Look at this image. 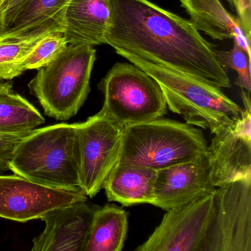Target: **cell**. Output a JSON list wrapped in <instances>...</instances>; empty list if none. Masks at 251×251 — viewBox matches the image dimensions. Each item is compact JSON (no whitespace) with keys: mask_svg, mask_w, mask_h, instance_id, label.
I'll use <instances>...</instances> for the list:
<instances>
[{"mask_svg":"<svg viewBox=\"0 0 251 251\" xmlns=\"http://www.w3.org/2000/svg\"><path fill=\"white\" fill-rule=\"evenodd\" d=\"M111 25L105 44L124 57L183 73L215 87H231L216 49L189 20L149 0H110Z\"/></svg>","mask_w":251,"mask_h":251,"instance_id":"cell-1","label":"cell"},{"mask_svg":"<svg viewBox=\"0 0 251 251\" xmlns=\"http://www.w3.org/2000/svg\"><path fill=\"white\" fill-rule=\"evenodd\" d=\"M8 170L55 189L82 191L75 123L34 129L15 147Z\"/></svg>","mask_w":251,"mask_h":251,"instance_id":"cell-2","label":"cell"},{"mask_svg":"<svg viewBox=\"0 0 251 251\" xmlns=\"http://www.w3.org/2000/svg\"><path fill=\"white\" fill-rule=\"evenodd\" d=\"M124 58L156 80L167 106L183 117L186 124L207 129L214 134L242 114V107L220 88L131 55H125Z\"/></svg>","mask_w":251,"mask_h":251,"instance_id":"cell-3","label":"cell"},{"mask_svg":"<svg viewBox=\"0 0 251 251\" xmlns=\"http://www.w3.org/2000/svg\"><path fill=\"white\" fill-rule=\"evenodd\" d=\"M96 61V50L83 45H70L45 67L29 83L48 117L56 120L75 116L90 92V79Z\"/></svg>","mask_w":251,"mask_h":251,"instance_id":"cell-4","label":"cell"},{"mask_svg":"<svg viewBox=\"0 0 251 251\" xmlns=\"http://www.w3.org/2000/svg\"><path fill=\"white\" fill-rule=\"evenodd\" d=\"M202 130L161 118L125 127L120 163L161 170L205 153Z\"/></svg>","mask_w":251,"mask_h":251,"instance_id":"cell-5","label":"cell"},{"mask_svg":"<svg viewBox=\"0 0 251 251\" xmlns=\"http://www.w3.org/2000/svg\"><path fill=\"white\" fill-rule=\"evenodd\" d=\"M102 111L123 127L164 117L167 103L156 80L133 64L117 63L101 80Z\"/></svg>","mask_w":251,"mask_h":251,"instance_id":"cell-6","label":"cell"},{"mask_svg":"<svg viewBox=\"0 0 251 251\" xmlns=\"http://www.w3.org/2000/svg\"><path fill=\"white\" fill-rule=\"evenodd\" d=\"M75 129L80 187L93 198L120 163L125 127L100 110Z\"/></svg>","mask_w":251,"mask_h":251,"instance_id":"cell-7","label":"cell"},{"mask_svg":"<svg viewBox=\"0 0 251 251\" xmlns=\"http://www.w3.org/2000/svg\"><path fill=\"white\" fill-rule=\"evenodd\" d=\"M201 251H251V175L216 188Z\"/></svg>","mask_w":251,"mask_h":251,"instance_id":"cell-8","label":"cell"},{"mask_svg":"<svg viewBox=\"0 0 251 251\" xmlns=\"http://www.w3.org/2000/svg\"><path fill=\"white\" fill-rule=\"evenodd\" d=\"M215 191L167 211L148 240L136 251H202L212 218Z\"/></svg>","mask_w":251,"mask_h":251,"instance_id":"cell-9","label":"cell"},{"mask_svg":"<svg viewBox=\"0 0 251 251\" xmlns=\"http://www.w3.org/2000/svg\"><path fill=\"white\" fill-rule=\"evenodd\" d=\"M251 92L242 89V112L214 133L207 153L216 188L251 175Z\"/></svg>","mask_w":251,"mask_h":251,"instance_id":"cell-10","label":"cell"},{"mask_svg":"<svg viewBox=\"0 0 251 251\" xmlns=\"http://www.w3.org/2000/svg\"><path fill=\"white\" fill-rule=\"evenodd\" d=\"M88 200L82 191L39 184L17 175L0 176V217L25 223L41 219L54 208Z\"/></svg>","mask_w":251,"mask_h":251,"instance_id":"cell-11","label":"cell"},{"mask_svg":"<svg viewBox=\"0 0 251 251\" xmlns=\"http://www.w3.org/2000/svg\"><path fill=\"white\" fill-rule=\"evenodd\" d=\"M216 190L207 152L157 170L152 205L168 211Z\"/></svg>","mask_w":251,"mask_h":251,"instance_id":"cell-12","label":"cell"},{"mask_svg":"<svg viewBox=\"0 0 251 251\" xmlns=\"http://www.w3.org/2000/svg\"><path fill=\"white\" fill-rule=\"evenodd\" d=\"M96 205L87 200L48 211L45 230L33 240L32 251H84Z\"/></svg>","mask_w":251,"mask_h":251,"instance_id":"cell-13","label":"cell"},{"mask_svg":"<svg viewBox=\"0 0 251 251\" xmlns=\"http://www.w3.org/2000/svg\"><path fill=\"white\" fill-rule=\"evenodd\" d=\"M111 15L110 0H70L64 24L68 44L92 47L104 45Z\"/></svg>","mask_w":251,"mask_h":251,"instance_id":"cell-14","label":"cell"},{"mask_svg":"<svg viewBox=\"0 0 251 251\" xmlns=\"http://www.w3.org/2000/svg\"><path fill=\"white\" fill-rule=\"evenodd\" d=\"M180 3L198 31L217 40L233 39L251 59V39L238 19L225 9L220 0H180Z\"/></svg>","mask_w":251,"mask_h":251,"instance_id":"cell-15","label":"cell"},{"mask_svg":"<svg viewBox=\"0 0 251 251\" xmlns=\"http://www.w3.org/2000/svg\"><path fill=\"white\" fill-rule=\"evenodd\" d=\"M157 170L136 164L119 163L103 186L110 202L125 206L148 203L152 205Z\"/></svg>","mask_w":251,"mask_h":251,"instance_id":"cell-16","label":"cell"},{"mask_svg":"<svg viewBox=\"0 0 251 251\" xmlns=\"http://www.w3.org/2000/svg\"><path fill=\"white\" fill-rule=\"evenodd\" d=\"M70 0H26L8 28L0 32L20 35L39 30L64 33V16Z\"/></svg>","mask_w":251,"mask_h":251,"instance_id":"cell-17","label":"cell"},{"mask_svg":"<svg viewBox=\"0 0 251 251\" xmlns=\"http://www.w3.org/2000/svg\"><path fill=\"white\" fill-rule=\"evenodd\" d=\"M127 214L115 205L97 207L84 251H121L127 236Z\"/></svg>","mask_w":251,"mask_h":251,"instance_id":"cell-18","label":"cell"},{"mask_svg":"<svg viewBox=\"0 0 251 251\" xmlns=\"http://www.w3.org/2000/svg\"><path fill=\"white\" fill-rule=\"evenodd\" d=\"M45 121L42 114L13 89L0 92V134L27 133Z\"/></svg>","mask_w":251,"mask_h":251,"instance_id":"cell-19","label":"cell"},{"mask_svg":"<svg viewBox=\"0 0 251 251\" xmlns=\"http://www.w3.org/2000/svg\"><path fill=\"white\" fill-rule=\"evenodd\" d=\"M53 32L39 30L20 35L0 32V80H12L21 75L25 60L45 36Z\"/></svg>","mask_w":251,"mask_h":251,"instance_id":"cell-20","label":"cell"},{"mask_svg":"<svg viewBox=\"0 0 251 251\" xmlns=\"http://www.w3.org/2000/svg\"><path fill=\"white\" fill-rule=\"evenodd\" d=\"M63 32H53L43 38L29 54L22 65L23 72L39 70L58 57L68 46Z\"/></svg>","mask_w":251,"mask_h":251,"instance_id":"cell-21","label":"cell"},{"mask_svg":"<svg viewBox=\"0 0 251 251\" xmlns=\"http://www.w3.org/2000/svg\"><path fill=\"white\" fill-rule=\"evenodd\" d=\"M215 52L223 68L230 69L237 73V78L235 81V84L241 89L251 92V59L245 50L233 41V48L230 50L219 51L216 50Z\"/></svg>","mask_w":251,"mask_h":251,"instance_id":"cell-22","label":"cell"},{"mask_svg":"<svg viewBox=\"0 0 251 251\" xmlns=\"http://www.w3.org/2000/svg\"><path fill=\"white\" fill-rule=\"evenodd\" d=\"M26 0H0V30H5L17 15Z\"/></svg>","mask_w":251,"mask_h":251,"instance_id":"cell-23","label":"cell"},{"mask_svg":"<svg viewBox=\"0 0 251 251\" xmlns=\"http://www.w3.org/2000/svg\"><path fill=\"white\" fill-rule=\"evenodd\" d=\"M237 19L246 36H251V0H233Z\"/></svg>","mask_w":251,"mask_h":251,"instance_id":"cell-24","label":"cell"},{"mask_svg":"<svg viewBox=\"0 0 251 251\" xmlns=\"http://www.w3.org/2000/svg\"><path fill=\"white\" fill-rule=\"evenodd\" d=\"M229 2H230V5H233V0H227Z\"/></svg>","mask_w":251,"mask_h":251,"instance_id":"cell-25","label":"cell"}]
</instances>
